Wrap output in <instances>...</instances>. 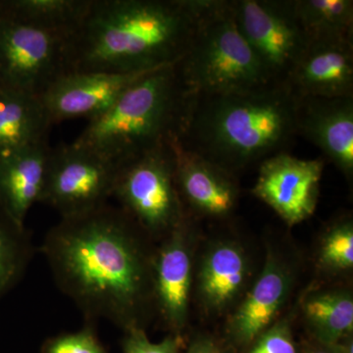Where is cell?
Here are the masks:
<instances>
[{"instance_id": "1", "label": "cell", "mask_w": 353, "mask_h": 353, "mask_svg": "<svg viewBox=\"0 0 353 353\" xmlns=\"http://www.w3.org/2000/svg\"><path fill=\"white\" fill-rule=\"evenodd\" d=\"M145 236L125 211L108 203L61 218L41 248L58 289L87 322L105 319L126 332L143 329L153 305L154 252Z\"/></svg>"}, {"instance_id": "2", "label": "cell", "mask_w": 353, "mask_h": 353, "mask_svg": "<svg viewBox=\"0 0 353 353\" xmlns=\"http://www.w3.org/2000/svg\"><path fill=\"white\" fill-rule=\"evenodd\" d=\"M203 0H90L65 41L67 73H141L178 63Z\"/></svg>"}, {"instance_id": "3", "label": "cell", "mask_w": 353, "mask_h": 353, "mask_svg": "<svg viewBox=\"0 0 353 353\" xmlns=\"http://www.w3.org/2000/svg\"><path fill=\"white\" fill-rule=\"evenodd\" d=\"M297 99L285 83L236 94L190 97L179 141L234 173L284 152L296 131Z\"/></svg>"}, {"instance_id": "4", "label": "cell", "mask_w": 353, "mask_h": 353, "mask_svg": "<svg viewBox=\"0 0 353 353\" xmlns=\"http://www.w3.org/2000/svg\"><path fill=\"white\" fill-rule=\"evenodd\" d=\"M190 95L176 64L145 74L74 141L118 167L182 132Z\"/></svg>"}, {"instance_id": "5", "label": "cell", "mask_w": 353, "mask_h": 353, "mask_svg": "<svg viewBox=\"0 0 353 353\" xmlns=\"http://www.w3.org/2000/svg\"><path fill=\"white\" fill-rule=\"evenodd\" d=\"M176 68L190 97L236 94L273 83L241 36L231 0H203Z\"/></svg>"}, {"instance_id": "6", "label": "cell", "mask_w": 353, "mask_h": 353, "mask_svg": "<svg viewBox=\"0 0 353 353\" xmlns=\"http://www.w3.org/2000/svg\"><path fill=\"white\" fill-rule=\"evenodd\" d=\"M170 143L120 166L112 197L148 236L163 239L185 218Z\"/></svg>"}, {"instance_id": "7", "label": "cell", "mask_w": 353, "mask_h": 353, "mask_svg": "<svg viewBox=\"0 0 353 353\" xmlns=\"http://www.w3.org/2000/svg\"><path fill=\"white\" fill-rule=\"evenodd\" d=\"M120 167L76 143L51 148L43 201L61 218L87 214L112 197Z\"/></svg>"}, {"instance_id": "8", "label": "cell", "mask_w": 353, "mask_h": 353, "mask_svg": "<svg viewBox=\"0 0 353 353\" xmlns=\"http://www.w3.org/2000/svg\"><path fill=\"white\" fill-rule=\"evenodd\" d=\"M234 20L273 82H287L308 38L294 0H231Z\"/></svg>"}, {"instance_id": "9", "label": "cell", "mask_w": 353, "mask_h": 353, "mask_svg": "<svg viewBox=\"0 0 353 353\" xmlns=\"http://www.w3.org/2000/svg\"><path fill=\"white\" fill-rule=\"evenodd\" d=\"M67 73L65 39L0 13V85L39 97Z\"/></svg>"}, {"instance_id": "10", "label": "cell", "mask_w": 353, "mask_h": 353, "mask_svg": "<svg viewBox=\"0 0 353 353\" xmlns=\"http://www.w3.org/2000/svg\"><path fill=\"white\" fill-rule=\"evenodd\" d=\"M323 169V158L301 159L287 152L277 153L260 163L252 194L294 226L314 213Z\"/></svg>"}, {"instance_id": "11", "label": "cell", "mask_w": 353, "mask_h": 353, "mask_svg": "<svg viewBox=\"0 0 353 353\" xmlns=\"http://www.w3.org/2000/svg\"><path fill=\"white\" fill-rule=\"evenodd\" d=\"M150 72H71L60 77L41 101L52 125L77 118L90 122L108 112L132 83Z\"/></svg>"}, {"instance_id": "12", "label": "cell", "mask_w": 353, "mask_h": 353, "mask_svg": "<svg viewBox=\"0 0 353 353\" xmlns=\"http://www.w3.org/2000/svg\"><path fill=\"white\" fill-rule=\"evenodd\" d=\"M192 280V250L187 216L162 239L152 263L153 305L172 334L187 324Z\"/></svg>"}, {"instance_id": "13", "label": "cell", "mask_w": 353, "mask_h": 353, "mask_svg": "<svg viewBox=\"0 0 353 353\" xmlns=\"http://www.w3.org/2000/svg\"><path fill=\"white\" fill-rule=\"evenodd\" d=\"M171 145L176 190L183 206L188 204L196 212L211 217L229 215L239 196L234 174L185 148L178 138Z\"/></svg>"}, {"instance_id": "14", "label": "cell", "mask_w": 353, "mask_h": 353, "mask_svg": "<svg viewBox=\"0 0 353 353\" xmlns=\"http://www.w3.org/2000/svg\"><path fill=\"white\" fill-rule=\"evenodd\" d=\"M296 131L345 176L353 173V97H296Z\"/></svg>"}, {"instance_id": "15", "label": "cell", "mask_w": 353, "mask_h": 353, "mask_svg": "<svg viewBox=\"0 0 353 353\" xmlns=\"http://www.w3.org/2000/svg\"><path fill=\"white\" fill-rule=\"evenodd\" d=\"M285 83L296 97H353V41H309Z\"/></svg>"}, {"instance_id": "16", "label": "cell", "mask_w": 353, "mask_h": 353, "mask_svg": "<svg viewBox=\"0 0 353 353\" xmlns=\"http://www.w3.org/2000/svg\"><path fill=\"white\" fill-rule=\"evenodd\" d=\"M292 289V276L271 250L259 279L228 324V334L238 347L252 345L270 328Z\"/></svg>"}, {"instance_id": "17", "label": "cell", "mask_w": 353, "mask_h": 353, "mask_svg": "<svg viewBox=\"0 0 353 353\" xmlns=\"http://www.w3.org/2000/svg\"><path fill=\"white\" fill-rule=\"evenodd\" d=\"M50 148L48 141L0 158V208L20 226L43 201Z\"/></svg>"}, {"instance_id": "18", "label": "cell", "mask_w": 353, "mask_h": 353, "mask_svg": "<svg viewBox=\"0 0 353 353\" xmlns=\"http://www.w3.org/2000/svg\"><path fill=\"white\" fill-rule=\"evenodd\" d=\"M248 275V262L240 245L216 243L204 255L197 279L201 303L213 312L224 310L241 294Z\"/></svg>"}, {"instance_id": "19", "label": "cell", "mask_w": 353, "mask_h": 353, "mask_svg": "<svg viewBox=\"0 0 353 353\" xmlns=\"http://www.w3.org/2000/svg\"><path fill=\"white\" fill-rule=\"evenodd\" d=\"M51 126L39 97L0 85V158L48 143Z\"/></svg>"}, {"instance_id": "20", "label": "cell", "mask_w": 353, "mask_h": 353, "mask_svg": "<svg viewBox=\"0 0 353 353\" xmlns=\"http://www.w3.org/2000/svg\"><path fill=\"white\" fill-rule=\"evenodd\" d=\"M90 4V0H0V13L66 41L82 23Z\"/></svg>"}, {"instance_id": "21", "label": "cell", "mask_w": 353, "mask_h": 353, "mask_svg": "<svg viewBox=\"0 0 353 353\" xmlns=\"http://www.w3.org/2000/svg\"><path fill=\"white\" fill-rule=\"evenodd\" d=\"M303 315L322 347L352 336L353 299L347 290H327L310 294L304 301Z\"/></svg>"}, {"instance_id": "22", "label": "cell", "mask_w": 353, "mask_h": 353, "mask_svg": "<svg viewBox=\"0 0 353 353\" xmlns=\"http://www.w3.org/2000/svg\"><path fill=\"white\" fill-rule=\"evenodd\" d=\"M308 41H353L352 0H294Z\"/></svg>"}, {"instance_id": "23", "label": "cell", "mask_w": 353, "mask_h": 353, "mask_svg": "<svg viewBox=\"0 0 353 353\" xmlns=\"http://www.w3.org/2000/svg\"><path fill=\"white\" fill-rule=\"evenodd\" d=\"M32 248L27 228L14 222L0 208V299L22 279Z\"/></svg>"}, {"instance_id": "24", "label": "cell", "mask_w": 353, "mask_h": 353, "mask_svg": "<svg viewBox=\"0 0 353 353\" xmlns=\"http://www.w3.org/2000/svg\"><path fill=\"white\" fill-rule=\"evenodd\" d=\"M323 266L333 271L350 270L353 266V226L352 221L338 223L323 239L320 250Z\"/></svg>"}, {"instance_id": "25", "label": "cell", "mask_w": 353, "mask_h": 353, "mask_svg": "<svg viewBox=\"0 0 353 353\" xmlns=\"http://www.w3.org/2000/svg\"><path fill=\"white\" fill-rule=\"evenodd\" d=\"M41 353H108L95 333L92 322L72 333L51 336L44 341Z\"/></svg>"}, {"instance_id": "26", "label": "cell", "mask_w": 353, "mask_h": 353, "mask_svg": "<svg viewBox=\"0 0 353 353\" xmlns=\"http://www.w3.org/2000/svg\"><path fill=\"white\" fill-rule=\"evenodd\" d=\"M250 353H297L288 318L276 321L252 343Z\"/></svg>"}, {"instance_id": "27", "label": "cell", "mask_w": 353, "mask_h": 353, "mask_svg": "<svg viewBox=\"0 0 353 353\" xmlns=\"http://www.w3.org/2000/svg\"><path fill=\"white\" fill-rule=\"evenodd\" d=\"M180 336L171 334L159 343H152L145 329L134 328L125 332L123 353H180Z\"/></svg>"}, {"instance_id": "28", "label": "cell", "mask_w": 353, "mask_h": 353, "mask_svg": "<svg viewBox=\"0 0 353 353\" xmlns=\"http://www.w3.org/2000/svg\"><path fill=\"white\" fill-rule=\"evenodd\" d=\"M187 353H226V352L214 341L202 336L190 343Z\"/></svg>"}, {"instance_id": "29", "label": "cell", "mask_w": 353, "mask_h": 353, "mask_svg": "<svg viewBox=\"0 0 353 353\" xmlns=\"http://www.w3.org/2000/svg\"><path fill=\"white\" fill-rule=\"evenodd\" d=\"M325 347L328 348L332 353H353L352 336L341 339V341H336L333 345Z\"/></svg>"}, {"instance_id": "30", "label": "cell", "mask_w": 353, "mask_h": 353, "mask_svg": "<svg viewBox=\"0 0 353 353\" xmlns=\"http://www.w3.org/2000/svg\"><path fill=\"white\" fill-rule=\"evenodd\" d=\"M308 353H332L330 352L328 348L322 347V345H320V347L316 348V350H310Z\"/></svg>"}]
</instances>
